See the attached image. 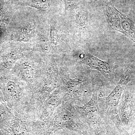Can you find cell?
I'll use <instances>...</instances> for the list:
<instances>
[{
  "label": "cell",
  "instance_id": "obj_1",
  "mask_svg": "<svg viewBox=\"0 0 135 135\" xmlns=\"http://www.w3.org/2000/svg\"><path fill=\"white\" fill-rule=\"evenodd\" d=\"M104 12L107 22L112 29L124 34L135 42L134 22L109 3L105 4Z\"/></svg>",
  "mask_w": 135,
  "mask_h": 135
},
{
  "label": "cell",
  "instance_id": "obj_2",
  "mask_svg": "<svg viewBox=\"0 0 135 135\" xmlns=\"http://www.w3.org/2000/svg\"><path fill=\"white\" fill-rule=\"evenodd\" d=\"M133 74L132 68L129 67L123 74L120 80L113 90L107 98L105 101V112L112 120L119 123L120 119L118 113V107L120 103L123 90L130 81Z\"/></svg>",
  "mask_w": 135,
  "mask_h": 135
},
{
  "label": "cell",
  "instance_id": "obj_3",
  "mask_svg": "<svg viewBox=\"0 0 135 135\" xmlns=\"http://www.w3.org/2000/svg\"><path fill=\"white\" fill-rule=\"evenodd\" d=\"M99 89L94 90L90 100L83 106L78 107L79 115L84 118L92 129H95L102 122V114L98 101Z\"/></svg>",
  "mask_w": 135,
  "mask_h": 135
},
{
  "label": "cell",
  "instance_id": "obj_4",
  "mask_svg": "<svg viewBox=\"0 0 135 135\" xmlns=\"http://www.w3.org/2000/svg\"><path fill=\"white\" fill-rule=\"evenodd\" d=\"M119 104L118 107L119 118L124 123H129L134 114L135 103L133 95L126 87L123 90Z\"/></svg>",
  "mask_w": 135,
  "mask_h": 135
},
{
  "label": "cell",
  "instance_id": "obj_5",
  "mask_svg": "<svg viewBox=\"0 0 135 135\" xmlns=\"http://www.w3.org/2000/svg\"><path fill=\"white\" fill-rule=\"evenodd\" d=\"M80 58L84 64L98 70L107 78L110 77L112 68L110 63L108 61H103L90 55H81Z\"/></svg>",
  "mask_w": 135,
  "mask_h": 135
},
{
  "label": "cell",
  "instance_id": "obj_6",
  "mask_svg": "<svg viewBox=\"0 0 135 135\" xmlns=\"http://www.w3.org/2000/svg\"><path fill=\"white\" fill-rule=\"evenodd\" d=\"M82 78L81 77L78 79L70 80L68 83L70 89L76 97H84L88 92Z\"/></svg>",
  "mask_w": 135,
  "mask_h": 135
},
{
  "label": "cell",
  "instance_id": "obj_7",
  "mask_svg": "<svg viewBox=\"0 0 135 135\" xmlns=\"http://www.w3.org/2000/svg\"><path fill=\"white\" fill-rule=\"evenodd\" d=\"M26 4L43 11L47 10L49 7V3L42 0H33L26 3Z\"/></svg>",
  "mask_w": 135,
  "mask_h": 135
},
{
  "label": "cell",
  "instance_id": "obj_8",
  "mask_svg": "<svg viewBox=\"0 0 135 135\" xmlns=\"http://www.w3.org/2000/svg\"><path fill=\"white\" fill-rule=\"evenodd\" d=\"M76 22L81 27H85L88 22V15L86 12L81 11L78 12L76 16Z\"/></svg>",
  "mask_w": 135,
  "mask_h": 135
},
{
  "label": "cell",
  "instance_id": "obj_9",
  "mask_svg": "<svg viewBox=\"0 0 135 135\" xmlns=\"http://www.w3.org/2000/svg\"><path fill=\"white\" fill-rule=\"evenodd\" d=\"M50 41L51 43L56 45L60 41V35L58 31L52 27L51 28Z\"/></svg>",
  "mask_w": 135,
  "mask_h": 135
},
{
  "label": "cell",
  "instance_id": "obj_10",
  "mask_svg": "<svg viewBox=\"0 0 135 135\" xmlns=\"http://www.w3.org/2000/svg\"><path fill=\"white\" fill-rule=\"evenodd\" d=\"M65 5V10L74 7L77 4L76 0H63Z\"/></svg>",
  "mask_w": 135,
  "mask_h": 135
},
{
  "label": "cell",
  "instance_id": "obj_11",
  "mask_svg": "<svg viewBox=\"0 0 135 135\" xmlns=\"http://www.w3.org/2000/svg\"><path fill=\"white\" fill-rule=\"evenodd\" d=\"M109 135V132H108V130L107 131V132L106 135Z\"/></svg>",
  "mask_w": 135,
  "mask_h": 135
},
{
  "label": "cell",
  "instance_id": "obj_12",
  "mask_svg": "<svg viewBox=\"0 0 135 135\" xmlns=\"http://www.w3.org/2000/svg\"><path fill=\"white\" fill-rule=\"evenodd\" d=\"M132 135H135V130L134 131V132H133V134H132Z\"/></svg>",
  "mask_w": 135,
  "mask_h": 135
},
{
  "label": "cell",
  "instance_id": "obj_13",
  "mask_svg": "<svg viewBox=\"0 0 135 135\" xmlns=\"http://www.w3.org/2000/svg\"><path fill=\"white\" fill-rule=\"evenodd\" d=\"M95 1H97V0H95Z\"/></svg>",
  "mask_w": 135,
  "mask_h": 135
}]
</instances>
